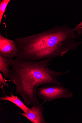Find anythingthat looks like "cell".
Segmentation results:
<instances>
[{"label":"cell","mask_w":82,"mask_h":123,"mask_svg":"<svg viewBox=\"0 0 82 123\" xmlns=\"http://www.w3.org/2000/svg\"><path fill=\"white\" fill-rule=\"evenodd\" d=\"M76 26L72 28L68 25H56L38 34L18 37L15 41L20 50L15 59L37 62L46 59L62 57L76 49L82 43Z\"/></svg>","instance_id":"6da1fadb"},{"label":"cell","mask_w":82,"mask_h":123,"mask_svg":"<svg viewBox=\"0 0 82 123\" xmlns=\"http://www.w3.org/2000/svg\"><path fill=\"white\" fill-rule=\"evenodd\" d=\"M76 31L78 34L82 37V20L76 25Z\"/></svg>","instance_id":"9c48e42d"},{"label":"cell","mask_w":82,"mask_h":123,"mask_svg":"<svg viewBox=\"0 0 82 123\" xmlns=\"http://www.w3.org/2000/svg\"><path fill=\"white\" fill-rule=\"evenodd\" d=\"M20 52L15 40L8 39L0 33V54L6 59L13 60L18 56Z\"/></svg>","instance_id":"277c9868"},{"label":"cell","mask_w":82,"mask_h":123,"mask_svg":"<svg viewBox=\"0 0 82 123\" xmlns=\"http://www.w3.org/2000/svg\"><path fill=\"white\" fill-rule=\"evenodd\" d=\"M10 66L9 60L6 59L0 54V71L4 77L8 79Z\"/></svg>","instance_id":"52a82bcc"},{"label":"cell","mask_w":82,"mask_h":123,"mask_svg":"<svg viewBox=\"0 0 82 123\" xmlns=\"http://www.w3.org/2000/svg\"><path fill=\"white\" fill-rule=\"evenodd\" d=\"M52 59H46L37 62L9 60L10 66L9 81L15 86V93L20 95L27 107L40 104L36 93L37 88L45 85H61L59 78L71 71H53L49 67Z\"/></svg>","instance_id":"7a4b0ae2"},{"label":"cell","mask_w":82,"mask_h":123,"mask_svg":"<svg viewBox=\"0 0 82 123\" xmlns=\"http://www.w3.org/2000/svg\"><path fill=\"white\" fill-rule=\"evenodd\" d=\"M4 85L8 87L6 84V81L1 74L0 73V88H2Z\"/></svg>","instance_id":"30bf717a"},{"label":"cell","mask_w":82,"mask_h":123,"mask_svg":"<svg viewBox=\"0 0 82 123\" xmlns=\"http://www.w3.org/2000/svg\"><path fill=\"white\" fill-rule=\"evenodd\" d=\"M44 104L35 103L32 105L30 111L27 114L19 113V114L24 117L33 123H46L43 114Z\"/></svg>","instance_id":"5b68a950"},{"label":"cell","mask_w":82,"mask_h":123,"mask_svg":"<svg viewBox=\"0 0 82 123\" xmlns=\"http://www.w3.org/2000/svg\"><path fill=\"white\" fill-rule=\"evenodd\" d=\"M36 94L44 104L56 100L71 98L73 96V93L64 84L44 85L37 88Z\"/></svg>","instance_id":"3957f363"},{"label":"cell","mask_w":82,"mask_h":123,"mask_svg":"<svg viewBox=\"0 0 82 123\" xmlns=\"http://www.w3.org/2000/svg\"><path fill=\"white\" fill-rule=\"evenodd\" d=\"M10 96L6 94V95L1 97L0 100H6L15 104L21 109L25 114L27 113L30 111L31 108L27 106L17 96H14L12 92L11 91L10 93Z\"/></svg>","instance_id":"8992f818"},{"label":"cell","mask_w":82,"mask_h":123,"mask_svg":"<svg viewBox=\"0 0 82 123\" xmlns=\"http://www.w3.org/2000/svg\"><path fill=\"white\" fill-rule=\"evenodd\" d=\"M11 0H0V25L6 9Z\"/></svg>","instance_id":"ba28073f"}]
</instances>
